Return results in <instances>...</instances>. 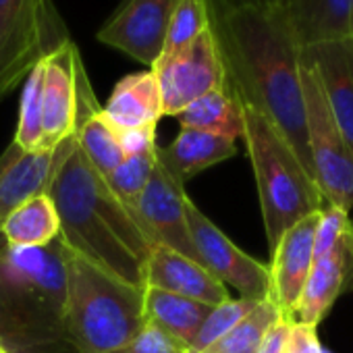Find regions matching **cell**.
<instances>
[{"label": "cell", "instance_id": "obj_1", "mask_svg": "<svg viewBox=\"0 0 353 353\" xmlns=\"http://www.w3.org/2000/svg\"><path fill=\"white\" fill-rule=\"evenodd\" d=\"M210 30L227 73V92L266 117L312 172L301 88V50L276 5L229 7L208 0ZM314 174V172H312Z\"/></svg>", "mask_w": 353, "mask_h": 353}, {"label": "cell", "instance_id": "obj_2", "mask_svg": "<svg viewBox=\"0 0 353 353\" xmlns=\"http://www.w3.org/2000/svg\"><path fill=\"white\" fill-rule=\"evenodd\" d=\"M48 196L61 221L59 239L67 250L131 287H145V266L158 243L77 143L54 172Z\"/></svg>", "mask_w": 353, "mask_h": 353}, {"label": "cell", "instance_id": "obj_3", "mask_svg": "<svg viewBox=\"0 0 353 353\" xmlns=\"http://www.w3.org/2000/svg\"><path fill=\"white\" fill-rule=\"evenodd\" d=\"M145 324L143 289L131 287L67 250L65 336L75 353H108Z\"/></svg>", "mask_w": 353, "mask_h": 353}, {"label": "cell", "instance_id": "obj_4", "mask_svg": "<svg viewBox=\"0 0 353 353\" xmlns=\"http://www.w3.org/2000/svg\"><path fill=\"white\" fill-rule=\"evenodd\" d=\"M243 110V141L256 174L262 221L270 252L287 229L324 210L314 174L301 164L279 129L250 106Z\"/></svg>", "mask_w": 353, "mask_h": 353}, {"label": "cell", "instance_id": "obj_5", "mask_svg": "<svg viewBox=\"0 0 353 353\" xmlns=\"http://www.w3.org/2000/svg\"><path fill=\"white\" fill-rule=\"evenodd\" d=\"M67 40L54 0H0V100Z\"/></svg>", "mask_w": 353, "mask_h": 353}, {"label": "cell", "instance_id": "obj_6", "mask_svg": "<svg viewBox=\"0 0 353 353\" xmlns=\"http://www.w3.org/2000/svg\"><path fill=\"white\" fill-rule=\"evenodd\" d=\"M301 88L305 106V135L312 172L326 206L353 208V150L343 137L314 67L301 59Z\"/></svg>", "mask_w": 353, "mask_h": 353}, {"label": "cell", "instance_id": "obj_7", "mask_svg": "<svg viewBox=\"0 0 353 353\" xmlns=\"http://www.w3.org/2000/svg\"><path fill=\"white\" fill-rule=\"evenodd\" d=\"M0 349L7 353H75L63 314L0 272Z\"/></svg>", "mask_w": 353, "mask_h": 353}, {"label": "cell", "instance_id": "obj_8", "mask_svg": "<svg viewBox=\"0 0 353 353\" xmlns=\"http://www.w3.org/2000/svg\"><path fill=\"white\" fill-rule=\"evenodd\" d=\"M152 71L162 98V114L170 117L179 114L208 92L227 90L225 65L210 28L188 46L162 54Z\"/></svg>", "mask_w": 353, "mask_h": 353}, {"label": "cell", "instance_id": "obj_9", "mask_svg": "<svg viewBox=\"0 0 353 353\" xmlns=\"http://www.w3.org/2000/svg\"><path fill=\"white\" fill-rule=\"evenodd\" d=\"M185 219L194 248L202 264L227 287H235L239 297L250 301L270 299L268 264L239 250L188 196Z\"/></svg>", "mask_w": 353, "mask_h": 353}, {"label": "cell", "instance_id": "obj_10", "mask_svg": "<svg viewBox=\"0 0 353 353\" xmlns=\"http://www.w3.org/2000/svg\"><path fill=\"white\" fill-rule=\"evenodd\" d=\"M176 3L179 0H129L119 5L98 32V40L152 69L162 54Z\"/></svg>", "mask_w": 353, "mask_h": 353}, {"label": "cell", "instance_id": "obj_11", "mask_svg": "<svg viewBox=\"0 0 353 353\" xmlns=\"http://www.w3.org/2000/svg\"><path fill=\"white\" fill-rule=\"evenodd\" d=\"M185 185L176 181L156 156L150 181L137 200V212L158 245H166L172 252L202 264L190 235L185 219Z\"/></svg>", "mask_w": 353, "mask_h": 353}, {"label": "cell", "instance_id": "obj_12", "mask_svg": "<svg viewBox=\"0 0 353 353\" xmlns=\"http://www.w3.org/2000/svg\"><path fill=\"white\" fill-rule=\"evenodd\" d=\"M77 139L67 137L54 150L23 152L15 141L0 154V229L28 200L46 194L63 160L73 152Z\"/></svg>", "mask_w": 353, "mask_h": 353}, {"label": "cell", "instance_id": "obj_13", "mask_svg": "<svg viewBox=\"0 0 353 353\" xmlns=\"http://www.w3.org/2000/svg\"><path fill=\"white\" fill-rule=\"evenodd\" d=\"M318 214H312L287 229L270 252V301L279 307L281 318L287 322H293L297 301L314 264V233Z\"/></svg>", "mask_w": 353, "mask_h": 353}, {"label": "cell", "instance_id": "obj_14", "mask_svg": "<svg viewBox=\"0 0 353 353\" xmlns=\"http://www.w3.org/2000/svg\"><path fill=\"white\" fill-rule=\"evenodd\" d=\"M77 46L67 40L44 59V96H42V143L40 150H54L75 131L77 92L75 57Z\"/></svg>", "mask_w": 353, "mask_h": 353}, {"label": "cell", "instance_id": "obj_15", "mask_svg": "<svg viewBox=\"0 0 353 353\" xmlns=\"http://www.w3.org/2000/svg\"><path fill=\"white\" fill-rule=\"evenodd\" d=\"M75 92H77V114H75V139L83 150L92 166L106 176L125 160L119 133L106 121L102 106L94 94L85 63L81 54L75 57Z\"/></svg>", "mask_w": 353, "mask_h": 353}, {"label": "cell", "instance_id": "obj_16", "mask_svg": "<svg viewBox=\"0 0 353 353\" xmlns=\"http://www.w3.org/2000/svg\"><path fill=\"white\" fill-rule=\"evenodd\" d=\"M145 287L190 297L208 305H219L229 299L227 287L208 268L166 245H156L152 250L145 266Z\"/></svg>", "mask_w": 353, "mask_h": 353}, {"label": "cell", "instance_id": "obj_17", "mask_svg": "<svg viewBox=\"0 0 353 353\" xmlns=\"http://www.w3.org/2000/svg\"><path fill=\"white\" fill-rule=\"evenodd\" d=\"M324 90L330 112L353 150V50L349 42H330L301 50Z\"/></svg>", "mask_w": 353, "mask_h": 353}, {"label": "cell", "instance_id": "obj_18", "mask_svg": "<svg viewBox=\"0 0 353 353\" xmlns=\"http://www.w3.org/2000/svg\"><path fill=\"white\" fill-rule=\"evenodd\" d=\"M299 50L349 40L353 0H274Z\"/></svg>", "mask_w": 353, "mask_h": 353}, {"label": "cell", "instance_id": "obj_19", "mask_svg": "<svg viewBox=\"0 0 353 353\" xmlns=\"http://www.w3.org/2000/svg\"><path fill=\"white\" fill-rule=\"evenodd\" d=\"M237 154V141L216 133L181 127L179 135L166 148H156L158 160L176 181H190L198 172L229 160Z\"/></svg>", "mask_w": 353, "mask_h": 353}, {"label": "cell", "instance_id": "obj_20", "mask_svg": "<svg viewBox=\"0 0 353 353\" xmlns=\"http://www.w3.org/2000/svg\"><path fill=\"white\" fill-rule=\"evenodd\" d=\"M102 112L117 133L156 125L164 114L154 71L150 69L123 77L114 85Z\"/></svg>", "mask_w": 353, "mask_h": 353}, {"label": "cell", "instance_id": "obj_21", "mask_svg": "<svg viewBox=\"0 0 353 353\" xmlns=\"http://www.w3.org/2000/svg\"><path fill=\"white\" fill-rule=\"evenodd\" d=\"M212 307L214 305L174 295L168 291H160L152 287L143 289L145 322L162 328L164 332L179 339L185 345H190V341L194 339V334L198 332V328L202 326V322L206 320Z\"/></svg>", "mask_w": 353, "mask_h": 353}, {"label": "cell", "instance_id": "obj_22", "mask_svg": "<svg viewBox=\"0 0 353 353\" xmlns=\"http://www.w3.org/2000/svg\"><path fill=\"white\" fill-rule=\"evenodd\" d=\"M61 233L59 212L48 192L21 204L0 229V237L11 248H42Z\"/></svg>", "mask_w": 353, "mask_h": 353}, {"label": "cell", "instance_id": "obj_23", "mask_svg": "<svg viewBox=\"0 0 353 353\" xmlns=\"http://www.w3.org/2000/svg\"><path fill=\"white\" fill-rule=\"evenodd\" d=\"M174 119L181 123V127L216 133L235 141L243 137L241 104L227 90H214L204 94L179 114H174Z\"/></svg>", "mask_w": 353, "mask_h": 353}, {"label": "cell", "instance_id": "obj_24", "mask_svg": "<svg viewBox=\"0 0 353 353\" xmlns=\"http://www.w3.org/2000/svg\"><path fill=\"white\" fill-rule=\"evenodd\" d=\"M279 320H281V312L270 299L258 301L254 310L231 332H227L204 353H256L266 332Z\"/></svg>", "mask_w": 353, "mask_h": 353}, {"label": "cell", "instance_id": "obj_25", "mask_svg": "<svg viewBox=\"0 0 353 353\" xmlns=\"http://www.w3.org/2000/svg\"><path fill=\"white\" fill-rule=\"evenodd\" d=\"M42 96H44V61H40L23 81L19 121L13 141L23 152H40L42 143Z\"/></svg>", "mask_w": 353, "mask_h": 353}, {"label": "cell", "instance_id": "obj_26", "mask_svg": "<svg viewBox=\"0 0 353 353\" xmlns=\"http://www.w3.org/2000/svg\"><path fill=\"white\" fill-rule=\"evenodd\" d=\"M156 148L141 154L125 156V160L106 176V183L110 185V190L121 198V202H125L135 212H137V200L143 188L148 185L150 174L156 164Z\"/></svg>", "mask_w": 353, "mask_h": 353}, {"label": "cell", "instance_id": "obj_27", "mask_svg": "<svg viewBox=\"0 0 353 353\" xmlns=\"http://www.w3.org/2000/svg\"><path fill=\"white\" fill-rule=\"evenodd\" d=\"M258 301H250L243 297L237 299H227L219 305H214L210 310V314L206 316V320L202 322V326L198 328V332L194 334V339L190 341L188 349L190 353H204L208 347H212L216 341H221L227 332H231L256 305Z\"/></svg>", "mask_w": 353, "mask_h": 353}, {"label": "cell", "instance_id": "obj_28", "mask_svg": "<svg viewBox=\"0 0 353 353\" xmlns=\"http://www.w3.org/2000/svg\"><path fill=\"white\" fill-rule=\"evenodd\" d=\"M208 28H210L208 0H179L168 23V34L164 40L162 54H170L188 46Z\"/></svg>", "mask_w": 353, "mask_h": 353}, {"label": "cell", "instance_id": "obj_29", "mask_svg": "<svg viewBox=\"0 0 353 353\" xmlns=\"http://www.w3.org/2000/svg\"><path fill=\"white\" fill-rule=\"evenodd\" d=\"M351 216L349 212L334 208V206H324V210L318 214L316 223V233H314V258L326 256L332 252L339 241L345 237V233L351 227Z\"/></svg>", "mask_w": 353, "mask_h": 353}, {"label": "cell", "instance_id": "obj_30", "mask_svg": "<svg viewBox=\"0 0 353 353\" xmlns=\"http://www.w3.org/2000/svg\"><path fill=\"white\" fill-rule=\"evenodd\" d=\"M108 353H190V349L179 339H174L162 328L145 322L143 328L129 343Z\"/></svg>", "mask_w": 353, "mask_h": 353}, {"label": "cell", "instance_id": "obj_31", "mask_svg": "<svg viewBox=\"0 0 353 353\" xmlns=\"http://www.w3.org/2000/svg\"><path fill=\"white\" fill-rule=\"evenodd\" d=\"M119 141H121V148H123L125 156H133V154H141V152L154 150L156 148V125L121 131L119 133Z\"/></svg>", "mask_w": 353, "mask_h": 353}, {"label": "cell", "instance_id": "obj_32", "mask_svg": "<svg viewBox=\"0 0 353 353\" xmlns=\"http://www.w3.org/2000/svg\"><path fill=\"white\" fill-rule=\"evenodd\" d=\"M322 345L316 332V326L307 324H291L289 341H287V353H322Z\"/></svg>", "mask_w": 353, "mask_h": 353}, {"label": "cell", "instance_id": "obj_33", "mask_svg": "<svg viewBox=\"0 0 353 353\" xmlns=\"http://www.w3.org/2000/svg\"><path fill=\"white\" fill-rule=\"evenodd\" d=\"M291 324L293 322H287V320H279L264 336L262 345L258 347L256 353H285V347H287V341H289V330H291Z\"/></svg>", "mask_w": 353, "mask_h": 353}, {"label": "cell", "instance_id": "obj_34", "mask_svg": "<svg viewBox=\"0 0 353 353\" xmlns=\"http://www.w3.org/2000/svg\"><path fill=\"white\" fill-rule=\"evenodd\" d=\"M221 5L239 7V5H274V0H216Z\"/></svg>", "mask_w": 353, "mask_h": 353}, {"label": "cell", "instance_id": "obj_35", "mask_svg": "<svg viewBox=\"0 0 353 353\" xmlns=\"http://www.w3.org/2000/svg\"><path fill=\"white\" fill-rule=\"evenodd\" d=\"M349 46H351V50H353V11H351V23H349Z\"/></svg>", "mask_w": 353, "mask_h": 353}, {"label": "cell", "instance_id": "obj_36", "mask_svg": "<svg viewBox=\"0 0 353 353\" xmlns=\"http://www.w3.org/2000/svg\"><path fill=\"white\" fill-rule=\"evenodd\" d=\"M127 3H129V0H121V3H119V5H127Z\"/></svg>", "mask_w": 353, "mask_h": 353}, {"label": "cell", "instance_id": "obj_37", "mask_svg": "<svg viewBox=\"0 0 353 353\" xmlns=\"http://www.w3.org/2000/svg\"><path fill=\"white\" fill-rule=\"evenodd\" d=\"M0 353H7V351H5V349H0Z\"/></svg>", "mask_w": 353, "mask_h": 353}, {"label": "cell", "instance_id": "obj_38", "mask_svg": "<svg viewBox=\"0 0 353 353\" xmlns=\"http://www.w3.org/2000/svg\"><path fill=\"white\" fill-rule=\"evenodd\" d=\"M285 353H287V347H285Z\"/></svg>", "mask_w": 353, "mask_h": 353}]
</instances>
